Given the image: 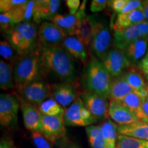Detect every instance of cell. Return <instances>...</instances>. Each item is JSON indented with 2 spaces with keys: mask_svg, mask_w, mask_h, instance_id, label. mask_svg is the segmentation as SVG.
Returning a JSON list of instances; mask_svg holds the SVG:
<instances>
[{
  "mask_svg": "<svg viewBox=\"0 0 148 148\" xmlns=\"http://www.w3.org/2000/svg\"><path fill=\"white\" fill-rule=\"evenodd\" d=\"M20 103L15 95L11 93H1L0 96V123L7 128L17 125L18 112Z\"/></svg>",
  "mask_w": 148,
  "mask_h": 148,
  "instance_id": "6",
  "label": "cell"
},
{
  "mask_svg": "<svg viewBox=\"0 0 148 148\" xmlns=\"http://www.w3.org/2000/svg\"><path fill=\"white\" fill-rule=\"evenodd\" d=\"M143 109L146 116L148 117V97L145 99L143 104Z\"/></svg>",
  "mask_w": 148,
  "mask_h": 148,
  "instance_id": "44",
  "label": "cell"
},
{
  "mask_svg": "<svg viewBox=\"0 0 148 148\" xmlns=\"http://www.w3.org/2000/svg\"><path fill=\"white\" fill-rule=\"evenodd\" d=\"M66 35L52 22L43 21L38 29V42L40 47H61Z\"/></svg>",
  "mask_w": 148,
  "mask_h": 148,
  "instance_id": "9",
  "label": "cell"
},
{
  "mask_svg": "<svg viewBox=\"0 0 148 148\" xmlns=\"http://www.w3.org/2000/svg\"><path fill=\"white\" fill-rule=\"evenodd\" d=\"M112 79L101 60L92 56L82 75V85L86 91L95 92L104 99H110Z\"/></svg>",
  "mask_w": 148,
  "mask_h": 148,
  "instance_id": "2",
  "label": "cell"
},
{
  "mask_svg": "<svg viewBox=\"0 0 148 148\" xmlns=\"http://www.w3.org/2000/svg\"><path fill=\"white\" fill-rule=\"evenodd\" d=\"M12 148H16V147H14V146H13V147H12Z\"/></svg>",
  "mask_w": 148,
  "mask_h": 148,
  "instance_id": "45",
  "label": "cell"
},
{
  "mask_svg": "<svg viewBox=\"0 0 148 148\" xmlns=\"http://www.w3.org/2000/svg\"><path fill=\"white\" fill-rule=\"evenodd\" d=\"M109 117L119 126L130 125L140 121L134 112L119 101L110 99L108 107Z\"/></svg>",
  "mask_w": 148,
  "mask_h": 148,
  "instance_id": "13",
  "label": "cell"
},
{
  "mask_svg": "<svg viewBox=\"0 0 148 148\" xmlns=\"http://www.w3.org/2000/svg\"><path fill=\"white\" fill-rule=\"evenodd\" d=\"M20 108L25 128L32 132L42 133V114L38 107L21 99Z\"/></svg>",
  "mask_w": 148,
  "mask_h": 148,
  "instance_id": "15",
  "label": "cell"
},
{
  "mask_svg": "<svg viewBox=\"0 0 148 148\" xmlns=\"http://www.w3.org/2000/svg\"><path fill=\"white\" fill-rule=\"evenodd\" d=\"M145 21L143 7H141L128 13L117 15L111 25V28L113 29L114 32H121Z\"/></svg>",
  "mask_w": 148,
  "mask_h": 148,
  "instance_id": "18",
  "label": "cell"
},
{
  "mask_svg": "<svg viewBox=\"0 0 148 148\" xmlns=\"http://www.w3.org/2000/svg\"><path fill=\"white\" fill-rule=\"evenodd\" d=\"M35 5L36 1H27L26 3L11 11V14L15 25L21 23L31 22L33 20Z\"/></svg>",
  "mask_w": 148,
  "mask_h": 148,
  "instance_id": "25",
  "label": "cell"
},
{
  "mask_svg": "<svg viewBox=\"0 0 148 148\" xmlns=\"http://www.w3.org/2000/svg\"><path fill=\"white\" fill-rule=\"evenodd\" d=\"M52 23L60 27L66 36H75L77 32L78 16L75 14H57L52 19Z\"/></svg>",
  "mask_w": 148,
  "mask_h": 148,
  "instance_id": "23",
  "label": "cell"
},
{
  "mask_svg": "<svg viewBox=\"0 0 148 148\" xmlns=\"http://www.w3.org/2000/svg\"><path fill=\"white\" fill-rule=\"evenodd\" d=\"M100 60L112 77L121 76L132 66L124 52L116 48H111Z\"/></svg>",
  "mask_w": 148,
  "mask_h": 148,
  "instance_id": "8",
  "label": "cell"
},
{
  "mask_svg": "<svg viewBox=\"0 0 148 148\" xmlns=\"http://www.w3.org/2000/svg\"><path fill=\"white\" fill-rule=\"evenodd\" d=\"M41 119L42 134L51 143L64 138L66 128L63 118L42 114Z\"/></svg>",
  "mask_w": 148,
  "mask_h": 148,
  "instance_id": "12",
  "label": "cell"
},
{
  "mask_svg": "<svg viewBox=\"0 0 148 148\" xmlns=\"http://www.w3.org/2000/svg\"><path fill=\"white\" fill-rule=\"evenodd\" d=\"M14 146L13 141L8 138H2L0 142V148H12Z\"/></svg>",
  "mask_w": 148,
  "mask_h": 148,
  "instance_id": "42",
  "label": "cell"
},
{
  "mask_svg": "<svg viewBox=\"0 0 148 148\" xmlns=\"http://www.w3.org/2000/svg\"><path fill=\"white\" fill-rule=\"evenodd\" d=\"M64 108H68L77 98L76 89L73 84L60 82L51 84V96Z\"/></svg>",
  "mask_w": 148,
  "mask_h": 148,
  "instance_id": "14",
  "label": "cell"
},
{
  "mask_svg": "<svg viewBox=\"0 0 148 148\" xmlns=\"http://www.w3.org/2000/svg\"><path fill=\"white\" fill-rule=\"evenodd\" d=\"M92 32L89 49L93 56L99 60L111 49L112 38L106 20L95 16H89Z\"/></svg>",
  "mask_w": 148,
  "mask_h": 148,
  "instance_id": "4",
  "label": "cell"
},
{
  "mask_svg": "<svg viewBox=\"0 0 148 148\" xmlns=\"http://www.w3.org/2000/svg\"><path fill=\"white\" fill-rule=\"evenodd\" d=\"M0 88L9 90L16 88L13 75V64L0 60Z\"/></svg>",
  "mask_w": 148,
  "mask_h": 148,
  "instance_id": "27",
  "label": "cell"
},
{
  "mask_svg": "<svg viewBox=\"0 0 148 148\" xmlns=\"http://www.w3.org/2000/svg\"><path fill=\"white\" fill-rule=\"evenodd\" d=\"M148 42L147 39H138L130 43L123 51L131 64L139 62L145 56L147 50Z\"/></svg>",
  "mask_w": 148,
  "mask_h": 148,
  "instance_id": "22",
  "label": "cell"
},
{
  "mask_svg": "<svg viewBox=\"0 0 148 148\" xmlns=\"http://www.w3.org/2000/svg\"><path fill=\"white\" fill-rule=\"evenodd\" d=\"M142 5H143V3H142V1H140V0H129V2L119 14L128 13L133 10L141 8Z\"/></svg>",
  "mask_w": 148,
  "mask_h": 148,
  "instance_id": "37",
  "label": "cell"
},
{
  "mask_svg": "<svg viewBox=\"0 0 148 148\" xmlns=\"http://www.w3.org/2000/svg\"><path fill=\"white\" fill-rule=\"evenodd\" d=\"M25 101L39 106L51 96V84L42 80L36 81L17 89Z\"/></svg>",
  "mask_w": 148,
  "mask_h": 148,
  "instance_id": "10",
  "label": "cell"
},
{
  "mask_svg": "<svg viewBox=\"0 0 148 148\" xmlns=\"http://www.w3.org/2000/svg\"><path fill=\"white\" fill-rule=\"evenodd\" d=\"M133 91L134 90L127 82L123 75L117 77H112L110 85V99L120 101Z\"/></svg>",
  "mask_w": 148,
  "mask_h": 148,
  "instance_id": "24",
  "label": "cell"
},
{
  "mask_svg": "<svg viewBox=\"0 0 148 148\" xmlns=\"http://www.w3.org/2000/svg\"><path fill=\"white\" fill-rule=\"evenodd\" d=\"M32 139L36 148H51V143L42 134V133L32 132Z\"/></svg>",
  "mask_w": 148,
  "mask_h": 148,
  "instance_id": "35",
  "label": "cell"
},
{
  "mask_svg": "<svg viewBox=\"0 0 148 148\" xmlns=\"http://www.w3.org/2000/svg\"><path fill=\"white\" fill-rule=\"evenodd\" d=\"M147 42H148V38H147Z\"/></svg>",
  "mask_w": 148,
  "mask_h": 148,
  "instance_id": "46",
  "label": "cell"
},
{
  "mask_svg": "<svg viewBox=\"0 0 148 148\" xmlns=\"http://www.w3.org/2000/svg\"><path fill=\"white\" fill-rule=\"evenodd\" d=\"M62 47L74 58L79 60L84 66L88 62V49L75 36H66Z\"/></svg>",
  "mask_w": 148,
  "mask_h": 148,
  "instance_id": "19",
  "label": "cell"
},
{
  "mask_svg": "<svg viewBox=\"0 0 148 148\" xmlns=\"http://www.w3.org/2000/svg\"><path fill=\"white\" fill-rule=\"evenodd\" d=\"M117 132L118 134L148 140V122L140 120L130 125H118Z\"/></svg>",
  "mask_w": 148,
  "mask_h": 148,
  "instance_id": "20",
  "label": "cell"
},
{
  "mask_svg": "<svg viewBox=\"0 0 148 148\" xmlns=\"http://www.w3.org/2000/svg\"><path fill=\"white\" fill-rule=\"evenodd\" d=\"M60 5L59 0H39L36 1L33 22L40 23L42 20H50L56 15Z\"/></svg>",
  "mask_w": 148,
  "mask_h": 148,
  "instance_id": "17",
  "label": "cell"
},
{
  "mask_svg": "<svg viewBox=\"0 0 148 148\" xmlns=\"http://www.w3.org/2000/svg\"><path fill=\"white\" fill-rule=\"evenodd\" d=\"M106 148H116L118 132L116 125L110 119H106L99 125Z\"/></svg>",
  "mask_w": 148,
  "mask_h": 148,
  "instance_id": "26",
  "label": "cell"
},
{
  "mask_svg": "<svg viewBox=\"0 0 148 148\" xmlns=\"http://www.w3.org/2000/svg\"><path fill=\"white\" fill-rule=\"evenodd\" d=\"M147 82H148V79H147Z\"/></svg>",
  "mask_w": 148,
  "mask_h": 148,
  "instance_id": "47",
  "label": "cell"
},
{
  "mask_svg": "<svg viewBox=\"0 0 148 148\" xmlns=\"http://www.w3.org/2000/svg\"><path fill=\"white\" fill-rule=\"evenodd\" d=\"M13 75L16 90L43 77L40 49L27 56H21L13 64Z\"/></svg>",
  "mask_w": 148,
  "mask_h": 148,
  "instance_id": "3",
  "label": "cell"
},
{
  "mask_svg": "<svg viewBox=\"0 0 148 148\" xmlns=\"http://www.w3.org/2000/svg\"><path fill=\"white\" fill-rule=\"evenodd\" d=\"M88 141L92 148H106L99 125H90L85 129Z\"/></svg>",
  "mask_w": 148,
  "mask_h": 148,
  "instance_id": "30",
  "label": "cell"
},
{
  "mask_svg": "<svg viewBox=\"0 0 148 148\" xmlns=\"http://www.w3.org/2000/svg\"><path fill=\"white\" fill-rule=\"evenodd\" d=\"M123 76L134 91H139L148 86L145 75L138 68L136 69L132 66L123 74Z\"/></svg>",
  "mask_w": 148,
  "mask_h": 148,
  "instance_id": "28",
  "label": "cell"
},
{
  "mask_svg": "<svg viewBox=\"0 0 148 148\" xmlns=\"http://www.w3.org/2000/svg\"><path fill=\"white\" fill-rule=\"evenodd\" d=\"M15 24L10 12L1 13L0 14V27L1 30L6 32L13 27Z\"/></svg>",
  "mask_w": 148,
  "mask_h": 148,
  "instance_id": "34",
  "label": "cell"
},
{
  "mask_svg": "<svg viewBox=\"0 0 148 148\" xmlns=\"http://www.w3.org/2000/svg\"><path fill=\"white\" fill-rule=\"evenodd\" d=\"M86 1H83L76 14L78 16L77 32L75 36L80 40L88 49L91 41L92 27L89 16L85 12Z\"/></svg>",
  "mask_w": 148,
  "mask_h": 148,
  "instance_id": "16",
  "label": "cell"
},
{
  "mask_svg": "<svg viewBox=\"0 0 148 148\" xmlns=\"http://www.w3.org/2000/svg\"><path fill=\"white\" fill-rule=\"evenodd\" d=\"M138 68L142 73H143V75H145V77L148 79V49L147 53L145 56L141 59V60L138 62Z\"/></svg>",
  "mask_w": 148,
  "mask_h": 148,
  "instance_id": "39",
  "label": "cell"
},
{
  "mask_svg": "<svg viewBox=\"0 0 148 148\" xmlns=\"http://www.w3.org/2000/svg\"><path fill=\"white\" fill-rule=\"evenodd\" d=\"M142 3H143V5H142V7H143L145 21H147L148 22V0L142 1Z\"/></svg>",
  "mask_w": 148,
  "mask_h": 148,
  "instance_id": "43",
  "label": "cell"
},
{
  "mask_svg": "<svg viewBox=\"0 0 148 148\" xmlns=\"http://www.w3.org/2000/svg\"><path fill=\"white\" fill-rule=\"evenodd\" d=\"M81 98L85 106L95 116L97 121H106L109 117L108 99H104L97 93L85 91L80 94Z\"/></svg>",
  "mask_w": 148,
  "mask_h": 148,
  "instance_id": "11",
  "label": "cell"
},
{
  "mask_svg": "<svg viewBox=\"0 0 148 148\" xmlns=\"http://www.w3.org/2000/svg\"><path fill=\"white\" fill-rule=\"evenodd\" d=\"M40 53L43 77L50 74L62 82L74 84L76 69L73 58L62 46L40 47Z\"/></svg>",
  "mask_w": 148,
  "mask_h": 148,
  "instance_id": "1",
  "label": "cell"
},
{
  "mask_svg": "<svg viewBox=\"0 0 148 148\" xmlns=\"http://www.w3.org/2000/svg\"><path fill=\"white\" fill-rule=\"evenodd\" d=\"M65 3L69 10V14H75L80 7V1L79 0H66Z\"/></svg>",
  "mask_w": 148,
  "mask_h": 148,
  "instance_id": "40",
  "label": "cell"
},
{
  "mask_svg": "<svg viewBox=\"0 0 148 148\" xmlns=\"http://www.w3.org/2000/svg\"><path fill=\"white\" fill-rule=\"evenodd\" d=\"M0 55L5 62L14 64L21 55L7 40L0 42Z\"/></svg>",
  "mask_w": 148,
  "mask_h": 148,
  "instance_id": "32",
  "label": "cell"
},
{
  "mask_svg": "<svg viewBox=\"0 0 148 148\" xmlns=\"http://www.w3.org/2000/svg\"><path fill=\"white\" fill-rule=\"evenodd\" d=\"M116 148H148V140L118 134Z\"/></svg>",
  "mask_w": 148,
  "mask_h": 148,
  "instance_id": "31",
  "label": "cell"
},
{
  "mask_svg": "<svg viewBox=\"0 0 148 148\" xmlns=\"http://www.w3.org/2000/svg\"><path fill=\"white\" fill-rule=\"evenodd\" d=\"M108 4V1L107 0H92L90 3V10L92 12H101L106 8Z\"/></svg>",
  "mask_w": 148,
  "mask_h": 148,
  "instance_id": "38",
  "label": "cell"
},
{
  "mask_svg": "<svg viewBox=\"0 0 148 148\" xmlns=\"http://www.w3.org/2000/svg\"><path fill=\"white\" fill-rule=\"evenodd\" d=\"M147 38L148 22L145 21L121 32H114L112 44L114 48L123 51L135 40L147 39Z\"/></svg>",
  "mask_w": 148,
  "mask_h": 148,
  "instance_id": "7",
  "label": "cell"
},
{
  "mask_svg": "<svg viewBox=\"0 0 148 148\" xmlns=\"http://www.w3.org/2000/svg\"><path fill=\"white\" fill-rule=\"evenodd\" d=\"M40 113L44 115L63 118L65 108L61 106L53 98L49 97L38 106Z\"/></svg>",
  "mask_w": 148,
  "mask_h": 148,
  "instance_id": "29",
  "label": "cell"
},
{
  "mask_svg": "<svg viewBox=\"0 0 148 148\" xmlns=\"http://www.w3.org/2000/svg\"><path fill=\"white\" fill-rule=\"evenodd\" d=\"M25 0H1L0 11L1 13L11 12L23 3H26Z\"/></svg>",
  "mask_w": 148,
  "mask_h": 148,
  "instance_id": "33",
  "label": "cell"
},
{
  "mask_svg": "<svg viewBox=\"0 0 148 148\" xmlns=\"http://www.w3.org/2000/svg\"><path fill=\"white\" fill-rule=\"evenodd\" d=\"M128 2L129 0H112L108 1V4L114 12L119 14Z\"/></svg>",
  "mask_w": 148,
  "mask_h": 148,
  "instance_id": "36",
  "label": "cell"
},
{
  "mask_svg": "<svg viewBox=\"0 0 148 148\" xmlns=\"http://www.w3.org/2000/svg\"><path fill=\"white\" fill-rule=\"evenodd\" d=\"M60 148H80L78 145L75 143L69 141V140L66 139L65 138L60 140Z\"/></svg>",
  "mask_w": 148,
  "mask_h": 148,
  "instance_id": "41",
  "label": "cell"
},
{
  "mask_svg": "<svg viewBox=\"0 0 148 148\" xmlns=\"http://www.w3.org/2000/svg\"><path fill=\"white\" fill-rule=\"evenodd\" d=\"M64 121L66 126L72 127H88L97 122L79 97L65 108Z\"/></svg>",
  "mask_w": 148,
  "mask_h": 148,
  "instance_id": "5",
  "label": "cell"
},
{
  "mask_svg": "<svg viewBox=\"0 0 148 148\" xmlns=\"http://www.w3.org/2000/svg\"><path fill=\"white\" fill-rule=\"evenodd\" d=\"M119 101L134 112L140 120L148 122V117L146 116L143 109V104L145 99L142 98L137 91L132 92Z\"/></svg>",
  "mask_w": 148,
  "mask_h": 148,
  "instance_id": "21",
  "label": "cell"
}]
</instances>
